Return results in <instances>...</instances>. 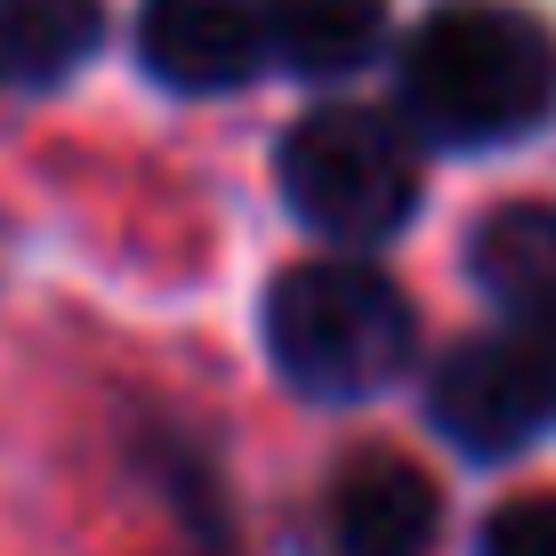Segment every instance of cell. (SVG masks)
<instances>
[{
	"mask_svg": "<svg viewBox=\"0 0 556 556\" xmlns=\"http://www.w3.org/2000/svg\"><path fill=\"white\" fill-rule=\"evenodd\" d=\"M404 122L435 146H508L556 113V33L516 0H452L404 41Z\"/></svg>",
	"mask_w": 556,
	"mask_h": 556,
	"instance_id": "6da1fadb",
	"label": "cell"
},
{
	"mask_svg": "<svg viewBox=\"0 0 556 556\" xmlns=\"http://www.w3.org/2000/svg\"><path fill=\"white\" fill-rule=\"evenodd\" d=\"M412 299L363 258H306L266 291V355L315 404H363L412 371Z\"/></svg>",
	"mask_w": 556,
	"mask_h": 556,
	"instance_id": "7a4b0ae2",
	"label": "cell"
},
{
	"mask_svg": "<svg viewBox=\"0 0 556 556\" xmlns=\"http://www.w3.org/2000/svg\"><path fill=\"white\" fill-rule=\"evenodd\" d=\"M282 202L331 242H388L419 210V162L395 113L315 105L282 138Z\"/></svg>",
	"mask_w": 556,
	"mask_h": 556,
	"instance_id": "3957f363",
	"label": "cell"
},
{
	"mask_svg": "<svg viewBox=\"0 0 556 556\" xmlns=\"http://www.w3.org/2000/svg\"><path fill=\"white\" fill-rule=\"evenodd\" d=\"M428 419L444 444H459L468 459H508L525 452L541 428H556L541 388H532L516 339H459L435 355L428 371Z\"/></svg>",
	"mask_w": 556,
	"mask_h": 556,
	"instance_id": "277c9868",
	"label": "cell"
},
{
	"mask_svg": "<svg viewBox=\"0 0 556 556\" xmlns=\"http://www.w3.org/2000/svg\"><path fill=\"white\" fill-rule=\"evenodd\" d=\"M138 56L162 89H186V98L242 89L275 56L266 0H146L138 9Z\"/></svg>",
	"mask_w": 556,
	"mask_h": 556,
	"instance_id": "5b68a950",
	"label": "cell"
},
{
	"mask_svg": "<svg viewBox=\"0 0 556 556\" xmlns=\"http://www.w3.org/2000/svg\"><path fill=\"white\" fill-rule=\"evenodd\" d=\"M435 484L404 452H363L331 476L323 501V556H428L435 548Z\"/></svg>",
	"mask_w": 556,
	"mask_h": 556,
	"instance_id": "8992f818",
	"label": "cell"
},
{
	"mask_svg": "<svg viewBox=\"0 0 556 556\" xmlns=\"http://www.w3.org/2000/svg\"><path fill=\"white\" fill-rule=\"evenodd\" d=\"M468 275L484 282V299L501 306L508 323L556 315V210L548 202H508L476 226Z\"/></svg>",
	"mask_w": 556,
	"mask_h": 556,
	"instance_id": "52a82bcc",
	"label": "cell"
},
{
	"mask_svg": "<svg viewBox=\"0 0 556 556\" xmlns=\"http://www.w3.org/2000/svg\"><path fill=\"white\" fill-rule=\"evenodd\" d=\"M105 41V0H0V81L56 89Z\"/></svg>",
	"mask_w": 556,
	"mask_h": 556,
	"instance_id": "ba28073f",
	"label": "cell"
},
{
	"mask_svg": "<svg viewBox=\"0 0 556 556\" xmlns=\"http://www.w3.org/2000/svg\"><path fill=\"white\" fill-rule=\"evenodd\" d=\"M266 33L275 56L306 81H339V73L371 65L388 41V0H266Z\"/></svg>",
	"mask_w": 556,
	"mask_h": 556,
	"instance_id": "9c48e42d",
	"label": "cell"
},
{
	"mask_svg": "<svg viewBox=\"0 0 556 556\" xmlns=\"http://www.w3.org/2000/svg\"><path fill=\"white\" fill-rule=\"evenodd\" d=\"M476 556H556V492H516L484 516Z\"/></svg>",
	"mask_w": 556,
	"mask_h": 556,
	"instance_id": "30bf717a",
	"label": "cell"
},
{
	"mask_svg": "<svg viewBox=\"0 0 556 556\" xmlns=\"http://www.w3.org/2000/svg\"><path fill=\"white\" fill-rule=\"evenodd\" d=\"M516 355H525V371H532V388H541V404L556 419V315H532V323H516Z\"/></svg>",
	"mask_w": 556,
	"mask_h": 556,
	"instance_id": "8fae6325",
	"label": "cell"
}]
</instances>
